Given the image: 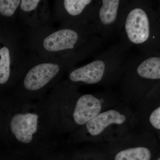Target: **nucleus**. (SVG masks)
Segmentation results:
<instances>
[{
  "label": "nucleus",
  "mask_w": 160,
  "mask_h": 160,
  "mask_svg": "<svg viewBox=\"0 0 160 160\" xmlns=\"http://www.w3.org/2000/svg\"><path fill=\"white\" fill-rule=\"evenodd\" d=\"M157 160H160V158H158V159Z\"/></svg>",
  "instance_id": "2eb2a0df"
},
{
  "label": "nucleus",
  "mask_w": 160,
  "mask_h": 160,
  "mask_svg": "<svg viewBox=\"0 0 160 160\" xmlns=\"http://www.w3.org/2000/svg\"><path fill=\"white\" fill-rule=\"evenodd\" d=\"M131 47L120 42L94 57L90 62L73 67L69 72L70 82L106 87L118 83L129 60L133 56Z\"/></svg>",
  "instance_id": "f03ea898"
},
{
  "label": "nucleus",
  "mask_w": 160,
  "mask_h": 160,
  "mask_svg": "<svg viewBox=\"0 0 160 160\" xmlns=\"http://www.w3.org/2000/svg\"><path fill=\"white\" fill-rule=\"evenodd\" d=\"M11 55L9 48L4 46L0 49V84H5L10 74Z\"/></svg>",
  "instance_id": "9b49d317"
},
{
  "label": "nucleus",
  "mask_w": 160,
  "mask_h": 160,
  "mask_svg": "<svg viewBox=\"0 0 160 160\" xmlns=\"http://www.w3.org/2000/svg\"><path fill=\"white\" fill-rule=\"evenodd\" d=\"M149 122L154 129L158 130H160V106H158L149 115Z\"/></svg>",
  "instance_id": "ddd939ff"
},
{
  "label": "nucleus",
  "mask_w": 160,
  "mask_h": 160,
  "mask_svg": "<svg viewBox=\"0 0 160 160\" xmlns=\"http://www.w3.org/2000/svg\"><path fill=\"white\" fill-rule=\"evenodd\" d=\"M98 2L94 0L59 1L58 17L64 26H82L92 24Z\"/></svg>",
  "instance_id": "423d86ee"
},
{
  "label": "nucleus",
  "mask_w": 160,
  "mask_h": 160,
  "mask_svg": "<svg viewBox=\"0 0 160 160\" xmlns=\"http://www.w3.org/2000/svg\"><path fill=\"white\" fill-rule=\"evenodd\" d=\"M151 152L145 146H137L123 149L116 154L114 160H150Z\"/></svg>",
  "instance_id": "9d476101"
},
{
  "label": "nucleus",
  "mask_w": 160,
  "mask_h": 160,
  "mask_svg": "<svg viewBox=\"0 0 160 160\" xmlns=\"http://www.w3.org/2000/svg\"><path fill=\"white\" fill-rule=\"evenodd\" d=\"M21 1L0 0V13L4 16L11 17L15 13Z\"/></svg>",
  "instance_id": "f8f14e48"
},
{
  "label": "nucleus",
  "mask_w": 160,
  "mask_h": 160,
  "mask_svg": "<svg viewBox=\"0 0 160 160\" xmlns=\"http://www.w3.org/2000/svg\"><path fill=\"white\" fill-rule=\"evenodd\" d=\"M160 81V54L141 53L129 60L118 82L120 92L126 102H139Z\"/></svg>",
  "instance_id": "7ed1b4c3"
},
{
  "label": "nucleus",
  "mask_w": 160,
  "mask_h": 160,
  "mask_svg": "<svg viewBox=\"0 0 160 160\" xmlns=\"http://www.w3.org/2000/svg\"><path fill=\"white\" fill-rule=\"evenodd\" d=\"M97 36L93 23L82 26H63L44 39L43 47L46 51L63 55L80 49Z\"/></svg>",
  "instance_id": "20e7f679"
},
{
  "label": "nucleus",
  "mask_w": 160,
  "mask_h": 160,
  "mask_svg": "<svg viewBox=\"0 0 160 160\" xmlns=\"http://www.w3.org/2000/svg\"><path fill=\"white\" fill-rule=\"evenodd\" d=\"M118 37L142 53L160 54V1L129 0Z\"/></svg>",
  "instance_id": "f257e3e1"
},
{
  "label": "nucleus",
  "mask_w": 160,
  "mask_h": 160,
  "mask_svg": "<svg viewBox=\"0 0 160 160\" xmlns=\"http://www.w3.org/2000/svg\"><path fill=\"white\" fill-rule=\"evenodd\" d=\"M118 100L117 94L109 90L81 95L77 101L73 112L75 122L79 125L86 124L99 114L104 104Z\"/></svg>",
  "instance_id": "0eeeda50"
},
{
  "label": "nucleus",
  "mask_w": 160,
  "mask_h": 160,
  "mask_svg": "<svg viewBox=\"0 0 160 160\" xmlns=\"http://www.w3.org/2000/svg\"><path fill=\"white\" fill-rule=\"evenodd\" d=\"M40 2L39 0H22L20 3V7L22 11L29 12L36 9Z\"/></svg>",
  "instance_id": "4468645a"
},
{
  "label": "nucleus",
  "mask_w": 160,
  "mask_h": 160,
  "mask_svg": "<svg viewBox=\"0 0 160 160\" xmlns=\"http://www.w3.org/2000/svg\"><path fill=\"white\" fill-rule=\"evenodd\" d=\"M129 0H98L93 24L103 41L113 39L119 34Z\"/></svg>",
  "instance_id": "39448f33"
},
{
  "label": "nucleus",
  "mask_w": 160,
  "mask_h": 160,
  "mask_svg": "<svg viewBox=\"0 0 160 160\" xmlns=\"http://www.w3.org/2000/svg\"><path fill=\"white\" fill-rule=\"evenodd\" d=\"M125 114L115 109H110L100 112L96 117L86 124V129L92 136H97L112 125H122L126 122Z\"/></svg>",
  "instance_id": "1a4fd4ad"
},
{
  "label": "nucleus",
  "mask_w": 160,
  "mask_h": 160,
  "mask_svg": "<svg viewBox=\"0 0 160 160\" xmlns=\"http://www.w3.org/2000/svg\"><path fill=\"white\" fill-rule=\"evenodd\" d=\"M38 116L34 113H18L12 117L10 122L12 132L21 142H31L32 135L38 130Z\"/></svg>",
  "instance_id": "6e6552de"
}]
</instances>
